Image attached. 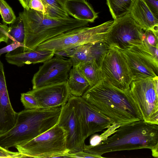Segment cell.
Instances as JSON below:
<instances>
[{"label": "cell", "mask_w": 158, "mask_h": 158, "mask_svg": "<svg viewBox=\"0 0 158 158\" xmlns=\"http://www.w3.org/2000/svg\"><path fill=\"white\" fill-rule=\"evenodd\" d=\"M149 149L158 157V125L143 120L120 126L106 139L94 145H84L83 151L102 156L104 154L122 151Z\"/></svg>", "instance_id": "obj_1"}, {"label": "cell", "mask_w": 158, "mask_h": 158, "mask_svg": "<svg viewBox=\"0 0 158 158\" xmlns=\"http://www.w3.org/2000/svg\"><path fill=\"white\" fill-rule=\"evenodd\" d=\"M81 97L121 126L143 120L130 90L118 88L104 79L89 87Z\"/></svg>", "instance_id": "obj_2"}, {"label": "cell", "mask_w": 158, "mask_h": 158, "mask_svg": "<svg viewBox=\"0 0 158 158\" xmlns=\"http://www.w3.org/2000/svg\"><path fill=\"white\" fill-rule=\"evenodd\" d=\"M61 107H39L17 113L16 123L10 130L0 136V146L8 149L23 144L56 125Z\"/></svg>", "instance_id": "obj_3"}, {"label": "cell", "mask_w": 158, "mask_h": 158, "mask_svg": "<svg viewBox=\"0 0 158 158\" xmlns=\"http://www.w3.org/2000/svg\"><path fill=\"white\" fill-rule=\"evenodd\" d=\"M19 16L23 20L25 28L23 52L34 50L49 39L69 31L87 27L89 23L69 16L53 18L30 8L24 9Z\"/></svg>", "instance_id": "obj_4"}, {"label": "cell", "mask_w": 158, "mask_h": 158, "mask_svg": "<svg viewBox=\"0 0 158 158\" xmlns=\"http://www.w3.org/2000/svg\"><path fill=\"white\" fill-rule=\"evenodd\" d=\"M66 133L57 124L30 141L15 147L21 158H64L69 153Z\"/></svg>", "instance_id": "obj_5"}, {"label": "cell", "mask_w": 158, "mask_h": 158, "mask_svg": "<svg viewBox=\"0 0 158 158\" xmlns=\"http://www.w3.org/2000/svg\"><path fill=\"white\" fill-rule=\"evenodd\" d=\"M113 21L110 20L94 27H82L69 31L43 42L36 49L55 51L105 41Z\"/></svg>", "instance_id": "obj_6"}, {"label": "cell", "mask_w": 158, "mask_h": 158, "mask_svg": "<svg viewBox=\"0 0 158 158\" xmlns=\"http://www.w3.org/2000/svg\"><path fill=\"white\" fill-rule=\"evenodd\" d=\"M144 32L129 13L114 19L105 42L110 47L118 49L136 47L145 50Z\"/></svg>", "instance_id": "obj_7"}, {"label": "cell", "mask_w": 158, "mask_h": 158, "mask_svg": "<svg viewBox=\"0 0 158 158\" xmlns=\"http://www.w3.org/2000/svg\"><path fill=\"white\" fill-rule=\"evenodd\" d=\"M158 77L132 81L130 91L145 122L158 125Z\"/></svg>", "instance_id": "obj_8"}, {"label": "cell", "mask_w": 158, "mask_h": 158, "mask_svg": "<svg viewBox=\"0 0 158 158\" xmlns=\"http://www.w3.org/2000/svg\"><path fill=\"white\" fill-rule=\"evenodd\" d=\"M72 103L79 121L83 139L107 128L115 123L82 97L72 95Z\"/></svg>", "instance_id": "obj_9"}, {"label": "cell", "mask_w": 158, "mask_h": 158, "mask_svg": "<svg viewBox=\"0 0 158 158\" xmlns=\"http://www.w3.org/2000/svg\"><path fill=\"white\" fill-rule=\"evenodd\" d=\"M102 80L123 90H129L133 81L127 63L117 48L110 47L105 55L100 68Z\"/></svg>", "instance_id": "obj_10"}, {"label": "cell", "mask_w": 158, "mask_h": 158, "mask_svg": "<svg viewBox=\"0 0 158 158\" xmlns=\"http://www.w3.org/2000/svg\"><path fill=\"white\" fill-rule=\"evenodd\" d=\"M118 49L127 63L133 81L158 77V61L149 52L136 47Z\"/></svg>", "instance_id": "obj_11"}, {"label": "cell", "mask_w": 158, "mask_h": 158, "mask_svg": "<svg viewBox=\"0 0 158 158\" xmlns=\"http://www.w3.org/2000/svg\"><path fill=\"white\" fill-rule=\"evenodd\" d=\"M63 58L55 56L43 63L33 77V89L67 81L72 64L69 59Z\"/></svg>", "instance_id": "obj_12"}, {"label": "cell", "mask_w": 158, "mask_h": 158, "mask_svg": "<svg viewBox=\"0 0 158 158\" xmlns=\"http://www.w3.org/2000/svg\"><path fill=\"white\" fill-rule=\"evenodd\" d=\"M57 125L66 133V147L69 153L83 151V139L78 118L70 101L61 106Z\"/></svg>", "instance_id": "obj_13"}, {"label": "cell", "mask_w": 158, "mask_h": 158, "mask_svg": "<svg viewBox=\"0 0 158 158\" xmlns=\"http://www.w3.org/2000/svg\"><path fill=\"white\" fill-rule=\"evenodd\" d=\"M28 92L36 98L40 107L43 108L61 107L72 96L67 81L32 89Z\"/></svg>", "instance_id": "obj_14"}, {"label": "cell", "mask_w": 158, "mask_h": 158, "mask_svg": "<svg viewBox=\"0 0 158 158\" xmlns=\"http://www.w3.org/2000/svg\"><path fill=\"white\" fill-rule=\"evenodd\" d=\"M110 48L105 41L88 43L73 48L69 57L72 67L94 61L100 68L104 56Z\"/></svg>", "instance_id": "obj_15"}, {"label": "cell", "mask_w": 158, "mask_h": 158, "mask_svg": "<svg viewBox=\"0 0 158 158\" xmlns=\"http://www.w3.org/2000/svg\"><path fill=\"white\" fill-rule=\"evenodd\" d=\"M54 56L53 51L36 49L23 52V47H20L7 53L5 57L8 63L20 67L25 64L44 63L52 58Z\"/></svg>", "instance_id": "obj_16"}, {"label": "cell", "mask_w": 158, "mask_h": 158, "mask_svg": "<svg viewBox=\"0 0 158 158\" xmlns=\"http://www.w3.org/2000/svg\"><path fill=\"white\" fill-rule=\"evenodd\" d=\"M17 114L10 102L5 73L0 71V136L14 126Z\"/></svg>", "instance_id": "obj_17"}, {"label": "cell", "mask_w": 158, "mask_h": 158, "mask_svg": "<svg viewBox=\"0 0 158 158\" xmlns=\"http://www.w3.org/2000/svg\"><path fill=\"white\" fill-rule=\"evenodd\" d=\"M129 14L144 31L151 30L158 32V19L154 16L143 0H136Z\"/></svg>", "instance_id": "obj_18"}, {"label": "cell", "mask_w": 158, "mask_h": 158, "mask_svg": "<svg viewBox=\"0 0 158 158\" xmlns=\"http://www.w3.org/2000/svg\"><path fill=\"white\" fill-rule=\"evenodd\" d=\"M64 5L69 15L76 19L93 23L98 17V13L85 0H64Z\"/></svg>", "instance_id": "obj_19"}, {"label": "cell", "mask_w": 158, "mask_h": 158, "mask_svg": "<svg viewBox=\"0 0 158 158\" xmlns=\"http://www.w3.org/2000/svg\"><path fill=\"white\" fill-rule=\"evenodd\" d=\"M67 82L71 94L76 97L82 96L90 86L77 67L71 68Z\"/></svg>", "instance_id": "obj_20"}, {"label": "cell", "mask_w": 158, "mask_h": 158, "mask_svg": "<svg viewBox=\"0 0 158 158\" xmlns=\"http://www.w3.org/2000/svg\"><path fill=\"white\" fill-rule=\"evenodd\" d=\"M91 87L102 80L99 67L94 61H88L77 67Z\"/></svg>", "instance_id": "obj_21"}, {"label": "cell", "mask_w": 158, "mask_h": 158, "mask_svg": "<svg viewBox=\"0 0 158 158\" xmlns=\"http://www.w3.org/2000/svg\"><path fill=\"white\" fill-rule=\"evenodd\" d=\"M114 19L129 14L136 0H106Z\"/></svg>", "instance_id": "obj_22"}, {"label": "cell", "mask_w": 158, "mask_h": 158, "mask_svg": "<svg viewBox=\"0 0 158 158\" xmlns=\"http://www.w3.org/2000/svg\"><path fill=\"white\" fill-rule=\"evenodd\" d=\"M45 7V15L55 18L69 17L65 9L64 0H42Z\"/></svg>", "instance_id": "obj_23"}, {"label": "cell", "mask_w": 158, "mask_h": 158, "mask_svg": "<svg viewBox=\"0 0 158 158\" xmlns=\"http://www.w3.org/2000/svg\"><path fill=\"white\" fill-rule=\"evenodd\" d=\"M8 33L9 39L12 42L17 41L24 46L25 31L23 22L19 16L8 27Z\"/></svg>", "instance_id": "obj_24"}, {"label": "cell", "mask_w": 158, "mask_h": 158, "mask_svg": "<svg viewBox=\"0 0 158 158\" xmlns=\"http://www.w3.org/2000/svg\"><path fill=\"white\" fill-rule=\"evenodd\" d=\"M143 44L146 50L158 61V32L151 30L144 31Z\"/></svg>", "instance_id": "obj_25"}, {"label": "cell", "mask_w": 158, "mask_h": 158, "mask_svg": "<svg viewBox=\"0 0 158 158\" xmlns=\"http://www.w3.org/2000/svg\"><path fill=\"white\" fill-rule=\"evenodd\" d=\"M0 14L3 22L7 24L12 23L16 18L12 9L5 0H0Z\"/></svg>", "instance_id": "obj_26"}, {"label": "cell", "mask_w": 158, "mask_h": 158, "mask_svg": "<svg viewBox=\"0 0 158 158\" xmlns=\"http://www.w3.org/2000/svg\"><path fill=\"white\" fill-rule=\"evenodd\" d=\"M20 100L26 109H32L40 107L36 98L28 91L21 94Z\"/></svg>", "instance_id": "obj_27"}, {"label": "cell", "mask_w": 158, "mask_h": 158, "mask_svg": "<svg viewBox=\"0 0 158 158\" xmlns=\"http://www.w3.org/2000/svg\"><path fill=\"white\" fill-rule=\"evenodd\" d=\"M120 126V125L118 123H114L108 128L101 135H96L98 143L101 141L106 139L108 137L112 134Z\"/></svg>", "instance_id": "obj_28"}, {"label": "cell", "mask_w": 158, "mask_h": 158, "mask_svg": "<svg viewBox=\"0 0 158 158\" xmlns=\"http://www.w3.org/2000/svg\"><path fill=\"white\" fill-rule=\"evenodd\" d=\"M29 8L45 14V10L42 0H31Z\"/></svg>", "instance_id": "obj_29"}, {"label": "cell", "mask_w": 158, "mask_h": 158, "mask_svg": "<svg viewBox=\"0 0 158 158\" xmlns=\"http://www.w3.org/2000/svg\"><path fill=\"white\" fill-rule=\"evenodd\" d=\"M67 157L102 158L104 157L86 152L83 151L66 154Z\"/></svg>", "instance_id": "obj_30"}, {"label": "cell", "mask_w": 158, "mask_h": 158, "mask_svg": "<svg viewBox=\"0 0 158 158\" xmlns=\"http://www.w3.org/2000/svg\"><path fill=\"white\" fill-rule=\"evenodd\" d=\"M154 16L158 19V0H143Z\"/></svg>", "instance_id": "obj_31"}, {"label": "cell", "mask_w": 158, "mask_h": 158, "mask_svg": "<svg viewBox=\"0 0 158 158\" xmlns=\"http://www.w3.org/2000/svg\"><path fill=\"white\" fill-rule=\"evenodd\" d=\"M0 158H21L18 152H13L0 146Z\"/></svg>", "instance_id": "obj_32"}, {"label": "cell", "mask_w": 158, "mask_h": 158, "mask_svg": "<svg viewBox=\"0 0 158 158\" xmlns=\"http://www.w3.org/2000/svg\"><path fill=\"white\" fill-rule=\"evenodd\" d=\"M8 27L5 24H0V43L4 42L8 43L9 40L8 33Z\"/></svg>", "instance_id": "obj_33"}, {"label": "cell", "mask_w": 158, "mask_h": 158, "mask_svg": "<svg viewBox=\"0 0 158 158\" xmlns=\"http://www.w3.org/2000/svg\"><path fill=\"white\" fill-rule=\"evenodd\" d=\"M20 47L24 46L17 41L12 42V43L0 49V56L2 54L12 51Z\"/></svg>", "instance_id": "obj_34"}, {"label": "cell", "mask_w": 158, "mask_h": 158, "mask_svg": "<svg viewBox=\"0 0 158 158\" xmlns=\"http://www.w3.org/2000/svg\"><path fill=\"white\" fill-rule=\"evenodd\" d=\"M72 48L67 49L54 51V55L61 57H69L71 54Z\"/></svg>", "instance_id": "obj_35"}, {"label": "cell", "mask_w": 158, "mask_h": 158, "mask_svg": "<svg viewBox=\"0 0 158 158\" xmlns=\"http://www.w3.org/2000/svg\"><path fill=\"white\" fill-rule=\"evenodd\" d=\"M24 9L28 10L29 8V3L31 0H19Z\"/></svg>", "instance_id": "obj_36"}, {"label": "cell", "mask_w": 158, "mask_h": 158, "mask_svg": "<svg viewBox=\"0 0 158 158\" xmlns=\"http://www.w3.org/2000/svg\"></svg>", "instance_id": "obj_37"}]
</instances>
